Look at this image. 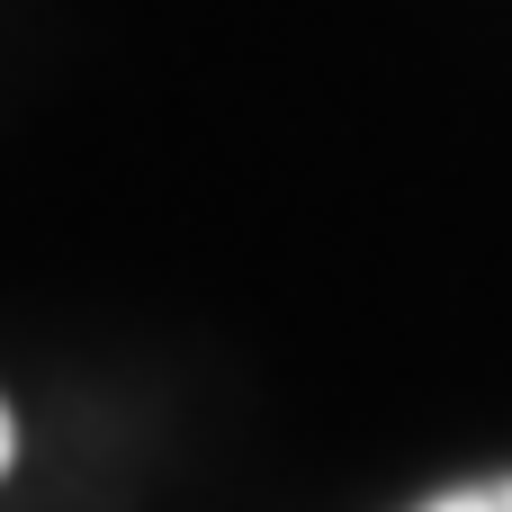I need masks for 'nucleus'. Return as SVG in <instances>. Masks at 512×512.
I'll return each instance as SVG.
<instances>
[{"label":"nucleus","instance_id":"nucleus-1","mask_svg":"<svg viewBox=\"0 0 512 512\" xmlns=\"http://www.w3.org/2000/svg\"><path fill=\"white\" fill-rule=\"evenodd\" d=\"M423 512H512V477H486V486H459V495H441V504Z\"/></svg>","mask_w":512,"mask_h":512},{"label":"nucleus","instance_id":"nucleus-2","mask_svg":"<svg viewBox=\"0 0 512 512\" xmlns=\"http://www.w3.org/2000/svg\"><path fill=\"white\" fill-rule=\"evenodd\" d=\"M9 450H18V423H9V405H0V468H9Z\"/></svg>","mask_w":512,"mask_h":512}]
</instances>
